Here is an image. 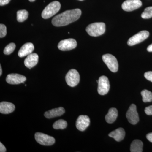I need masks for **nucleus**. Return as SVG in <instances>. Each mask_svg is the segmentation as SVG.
<instances>
[{
  "instance_id": "f257e3e1",
  "label": "nucleus",
  "mask_w": 152,
  "mask_h": 152,
  "mask_svg": "<svg viewBox=\"0 0 152 152\" xmlns=\"http://www.w3.org/2000/svg\"><path fill=\"white\" fill-rule=\"evenodd\" d=\"M81 14V10L79 9L66 11L55 17L52 23L56 27L67 26L78 20Z\"/></svg>"
},
{
  "instance_id": "f03ea898",
  "label": "nucleus",
  "mask_w": 152,
  "mask_h": 152,
  "mask_svg": "<svg viewBox=\"0 0 152 152\" xmlns=\"http://www.w3.org/2000/svg\"><path fill=\"white\" fill-rule=\"evenodd\" d=\"M106 30L105 24L104 23H95L89 25L86 31L90 36L96 37L102 35Z\"/></svg>"
},
{
  "instance_id": "7ed1b4c3",
  "label": "nucleus",
  "mask_w": 152,
  "mask_h": 152,
  "mask_svg": "<svg viewBox=\"0 0 152 152\" xmlns=\"http://www.w3.org/2000/svg\"><path fill=\"white\" fill-rule=\"evenodd\" d=\"M61 7V5L59 2L58 1L52 2L46 7L42 11V17L45 19L50 18L58 12Z\"/></svg>"
},
{
  "instance_id": "20e7f679",
  "label": "nucleus",
  "mask_w": 152,
  "mask_h": 152,
  "mask_svg": "<svg viewBox=\"0 0 152 152\" xmlns=\"http://www.w3.org/2000/svg\"><path fill=\"white\" fill-rule=\"evenodd\" d=\"M102 60L108 68L113 72H116L118 69V64L115 57L111 54H107L102 56Z\"/></svg>"
},
{
  "instance_id": "39448f33",
  "label": "nucleus",
  "mask_w": 152,
  "mask_h": 152,
  "mask_svg": "<svg viewBox=\"0 0 152 152\" xmlns=\"http://www.w3.org/2000/svg\"><path fill=\"white\" fill-rule=\"evenodd\" d=\"M65 79L68 86L74 87L78 84L80 81V76L77 71L75 69H72L68 72Z\"/></svg>"
},
{
  "instance_id": "423d86ee",
  "label": "nucleus",
  "mask_w": 152,
  "mask_h": 152,
  "mask_svg": "<svg viewBox=\"0 0 152 152\" xmlns=\"http://www.w3.org/2000/svg\"><path fill=\"white\" fill-rule=\"evenodd\" d=\"M35 139L36 141L42 145H52L56 142V140L53 137L42 133H36L35 134Z\"/></svg>"
},
{
  "instance_id": "0eeeda50",
  "label": "nucleus",
  "mask_w": 152,
  "mask_h": 152,
  "mask_svg": "<svg viewBox=\"0 0 152 152\" xmlns=\"http://www.w3.org/2000/svg\"><path fill=\"white\" fill-rule=\"evenodd\" d=\"M149 36V33L147 31H140L129 39L127 42L128 45L130 46L134 45L136 44L140 43L145 40Z\"/></svg>"
},
{
  "instance_id": "6e6552de",
  "label": "nucleus",
  "mask_w": 152,
  "mask_h": 152,
  "mask_svg": "<svg viewBox=\"0 0 152 152\" xmlns=\"http://www.w3.org/2000/svg\"><path fill=\"white\" fill-rule=\"evenodd\" d=\"M98 83V92L99 94H107L110 89V84L108 78L105 76H101L99 78Z\"/></svg>"
},
{
  "instance_id": "1a4fd4ad",
  "label": "nucleus",
  "mask_w": 152,
  "mask_h": 152,
  "mask_svg": "<svg viewBox=\"0 0 152 152\" xmlns=\"http://www.w3.org/2000/svg\"><path fill=\"white\" fill-rule=\"evenodd\" d=\"M126 117L129 122L132 125H135L139 121L138 114L137 110V107L134 104H132L128 109Z\"/></svg>"
},
{
  "instance_id": "9d476101",
  "label": "nucleus",
  "mask_w": 152,
  "mask_h": 152,
  "mask_svg": "<svg viewBox=\"0 0 152 152\" xmlns=\"http://www.w3.org/2000/svg\"><path fill=\"white\" fill-rule=\"evenodd\" d=\"M77 42L73 39H68L60 41L58 44V48L63 51H69L75 48Z\"/></svg>"
},
{
  "instance_id": "9b49d317",
  "label": "nucleus",
  "mask_w": 152,
  "mask_h": 152,
  "mask_svg": "<svg viewBox=\"0 0 152 152\" xmlns=\"http://www.w3.org/2000/svg\"><path fill=\"white\" fill-rule=\"evenodd\" d=\"M142 5L140 0H126L123 3L122 8L124 10L131 12L139 8Z\"/></svg>"
},
{
  "instance_id": "f8f14e48",
  "label": "nucleus",
  "mask_w": 152,
  "mask_h": 152,
  "mask_svg": "<svg viewBox=\"0 0 152 152\" xmlns=\"http://www.w3.org/2000/svg\"><path fill=\"white\" fill-rule=\"evenodd\" d=\"M26 78L24 76L18 74H9L6 78V81L12 85H18L24 83Z\"/></svg>"
},
{
  "instance_id": "ddd939ff",
  "label": "nucleus",
  "mask_w": 152,
  "mask_h": 152,
  "mask_svg": "<svg viewBox=\"0 0 152 152\" xmlns=\"http://www.w3.org/2000/svg\"><path fill=\"white\" fill-rule=\"evenodd\" d=\"M90 124V119L88 116L87 115L79 116L76 121V126L77 129L80 131L86 130Z\"/></svg>"
},
{
  "instance_id": "4468645a",
  "label": "nucleus",
  "mask_w": 152,
  "mask_h": 152,
  "mask_svg": "<svg viewBox=\"0 0 152 152\" xmlns=\"http://www.w3.org/2000/svg\"><path fill=\"white\" fill-rule=\"evenodd\" d=\"M39 61V56L35 53H32L28 55L27 57L25 60V65L26 67L31 69V68L34 67L37 65Z\"/></svg>"
},
{
  "instance_id": "2eb2a0df",
  "label": "nucleus",
  "mask_w": 152,
  "mask_h": 152,
  "mask_svg": "<svg viewBox=\"0 0 152 152\" xmlns=\"http://www.w3.org/2000/svg\"><path fill=\"white\" fill-rule=\"evenodd\" d=\"M34 47L31 43L28 42L24 44L19 50L18 55L19 57L23 58L31 54L34 51Z\"/></svg>"
},
{
  "instance_id": "dca6fc26",
  "label": "nucleus",
  "mask_w": 152,
  "mask_h": 152,
  "mask_svg": "<svg viewBox=\"0 0 152 152\" xmlns=\"http://www.w3.org/2000/svg\"><path fill=\"white\" fill-rule=\"evenodd\" d=\"M65 112V110L62 107L52 109L46 112L44 114L45 116L48 119L52 118L55 117L61 116Z\"/></svg>"
},
{
  "instance_id": "f3484780",
  "label": "nucleus",
  "mask_w": 152,
  "mask_h": 152,
  "mask_svg": "<svg viewBox=\"0 0 152 152\" xmlns=\"http://www.w3.org/2000/svg\"><path fill=\"white\" fill-rule=\"evenodd\" d=\"M15 107L13 104L9 102H3L0 103V113L8 114L14 111Z\"/></svg>"
},
{
  "instance_id": "a211bd4d",
  "label": "nucleus",
  "mask_w": 152,
  "mask_h": 152,
  "mask_svg": "<svg viewBox=\"0 0 152 152\" xmlns=\"http://www.w3.org/2000/svg\"><path fill=\"white\" fill-rule=\"evenodd\" d=\"M109 136L115 139L117 142L121 141L125 137V130L123 128H118L110 133Z\"/></svg>"
},
{
  "instance_id": "6ab92c4d",
  "label": "nucleus",
  "mask_w": 152,
  "mask_h": 152,
  "mask_svg": "<svg viewBox=\"0 0 152 152\" xmlns=\"http://www.w3.org/2000/svg\"><path fill=\"white\" fill-rule=\"evenodd\" d=\"M118 115V112L115 108H111L109 110L108 113L105 116L106 122L108 124H112L116 120Z\"/></svg>"
},
{
  "instance_id": "aec40b11",
  "label": "nucleus",
  "mask_w": 152,
  "mask_h": 152,
  "mask_svg": "<svg viewBox=\"0 0 152 152\" xmlns=\"http://www.w3.org/2000/svg\"><path fill=\"white\" fill-rule=\"evenodd\" d=\"M142 142L139 140H135L132 142L130 146V151L132 152H142Z\"/></svg>"
},
{
  "instance_id": "412c9836",
  "label": "nucleus",
  "mask_w": 152,
  "mask_h": 152,
  "mask_svg": "<svg viewBox=\"0 0 152 152\" xmlns=\"http://www.w3.org/2000/svg\"><path fill=\"white\" fill-rule=\"evenodd\" d=\"M28 12L26 10H21L17 12V20L19 22H23L26 20L28 17Z\"/></svg>"
},
{
  "instance_id": "4be33fe9",
  "label": "nucleus",
  "mask_w": 152,
  "mask_h": 152,
  "mask_svg": "<svg viewBox=\"0 0 152 152\" xmlns=\"http://www.w3.org/2000/svg\"><path fill=\"white\" fill-rule=\"evenodd\" d=\"M67 126V123L65 120L60 119L55 122L53 125V128L55 129H64Z\"/></svg>"
},
{
  "instance_id": "5701e85b",
  "label": "nucleus",
  "mask_w": 152,
  "mask_h": 152,
  "mask_svg": "<svg viewBox=\"0 0 152 152\" xmlns=\"http://www.w3.org/2000/svg\"><path fill=\"white\" fill-rule=\"evenodd\" d=\"M144 102H152V93L147 90H144L141 93Z\"/></svg>"
},
{
  "instance_id": "b1692460",
  "label": "nucleus",
  "mask_w": 152,
  "mask_h": 152,
  "mask_svg": "<svg viewBox=\"0 0 152 152\" xmlns=\"http://www.w3.org/2000/svg\"><path fill=\"white\" fill-rule=\"evenodd\" d=\"M15 44L14 43H11L5 48L4 50V54L7 55L11 54L15 50Z\"/></svg>"
},
{
  "instance_id": "393cba45",
  "label": "nucleus",
  "mask_w": 152,
  "mask_h": 152,
  "mask_svg": "<svg viewBox=\"0 0 152 152\" xmlns=\"http://www.w3.org/2000/svg\"><path fill=\"white\" fill-rule=\"evenodd\" d=\"M141 17L143 19H149L152 18V7H148L145 9L142 14Z\"/></svg>"
},
{
  "instance_id": "a878e982",
  "label": "nucleus",
  "mask_w": 152,
  "mask_h": 152,
  "mask_svg": "<svg viewBox=\"0 0 152 152\" xmlns=\"http://www.w3.org/2000/svg\"><path fill=\"white\" fill-rule=\"evenodd\" d=\"M7 27L3 24H0V37L1 38L5 37L7 34Z\"/></svg>"
},
{
  "instance_id": "bb28decb",
  "label": "nucleus",
  "mask_w": 152,
  "mask_h": 152,
  "mask_svg": "<svg viewBox=\"0 0 152 152\" xmlns=\"http://www.w3.org/2000/svg\"><path fill=\"white\" fill-rule=\"evenodd\" d=\"M145 78L148 80L152 82V72H148L144 74Z\"/></svg>"
},
{
  "instance_id": "cd10ccee",
  "label": "nucleus",
  "mask_w": 152,
  "mask_h": 152,
  "mask_svg": "<svg viewBox=\"0 0 152 152\" xmlns=\"http://www.w3.org/2000/svg\"><path fill=\"white\" fill-rule=\"evenodd\" d=\"M145 112L147 115H152V105L146 107L145 109Z\"/></svg>"
},
{
  "instance_id": "c85d7f7f",
  "label": "nucleus",
  "mask_w": 152,
  "mask_h": 152,
  "mask_svg": "<svg viewBox=\"0 0 152 152\" xmlns=\"http://www.w3.org/2000/svg\"><path fill=\"white\" fill-rule=\"evenodd\" d=\"M11 0H0V5L1 6L5 5L10 1Z\"/></svg>"
},
{
  "instance_id": "c756f323",
  "label": "nucleus",
  "mask_w": 152,
  "mask_h": 152,
  "mask_svg": "<svg viewBox=\"0 0 152 152\" xmlns=\"http://www.w3.org/2000/svg\"><path fill=\"white\" fill-rule=\"evenodd\" d=\"M7 151V150L5 147L3 145L1 142H0V152H6Z\"/></svg>"
},
{
  "instance_id": "7c9ffc66",
  "label": "nucleus",
  "mask_w": 152,
  "mask_h": 152,
  "mask_svg": "<svg viewBox=\"0 0 152 152\" xmlns=\"http://www.w3.org/2000/svg\"><path fill=\"white\" fill-rule=\"evenodd\" d=\"M146 138L150 142H152V133L148 134L146 135Z\"/></svg>"
},
{
  "instance_id": "2f4dec72",
  "label": "nucleus",
  "mask_w": 152,
  "mask_h": 152,
  "mask_svg": "<svg viewBox=\"0 0 152 152\" xmlns=\"http://www.w3.org/2000/svg\"><path fill=\"white\" fill-rule=\"evenodd\" d=\"M147 51L149 52H152V44L148 47Z\"/></svg>"
},
{
  "instance_id": "473e14b6",
  "label": "nucleus",
  "mask_w": 152,
  "mask_h": 152,
  "mask_svg": "<svg viewBox=\"0 0 152 152\" xmlns=\"http://www.w3.org/2000/svg\"><path fill=\"white\" fill-rule=\"evenodd\" d=\"M2 74V70L1 66L0 65V76Z\"/></svg>"
},
{
  "instance_id": "72a5a7b5",
  "label": "nucleus",
  "mask_w": 152,
  "mask_h": 152,
  "mask_svg": "<svg viewBox=\"0 0 152 152\" xmlns=\"http://www.w3.org/2000/svg\"><path fill=\"white\" fill-rule=\"evenodd\" d=\"M30 2H34V1L35 0H29Z\"/></svg>"
},
{
  "instance_id": "f704fd0d",
  "label": "nucleus",
  "mask_w": 152,
  "mask_h": 152,
  "mask_svg": "<svg viewBox=\"0 0 152 152\" xmlns=\"http://www.w3.org/2000/svg\"><path fill=\"white\" fill-rule=\"evenodd\" d=\"M79 1H83V0H79Z\"/></svg>"
}]
</instances>
